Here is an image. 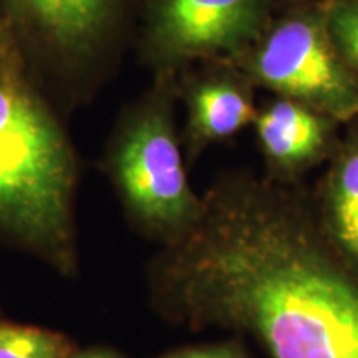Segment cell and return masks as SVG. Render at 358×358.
Here are the masks:
<instances>
[{
  "instance_id": "cell-4",
  "label": "cell",
  "mask_w": 358,
  "mask_h": 358,
  "mask_svg": "<svg viewBox=\"0 0 358 358\" xmlns=\"http://www.w3.org/2000/svg\"><path fill=\"white\" fill-rule=\"evenodd\" d=\"M105 171L134 221L169 243L189 234L203 214L204 203L182 166L171 106L161 93L122 115L106 148Z\"/></svg>"
},
{
  "instance_id": "cell-7",
  "label": "cell",
  "mask_w": 358,
  "mask_h": 358,
  "mask_svg": "<svg viewBox=\"0 0 358 358\" xmlns=\"http://www.w3.org/2000/svg\"><path fill=\"white\" fill-rule=\"evenodd\" d=\"M191 146L231 136L252 122L254 110L243 90L226 78H201L186 90Z\"/></svg>"
},
{
  "instance_id": "cell-13",
  "label": "cell",
  "mask_w": 358,
  "mask_h": 358,
  "mask_svg": "<svg viewBox=\"0 0 358 358\" xmlns=\"http://www.w3.org/2000/svg\"><path fill=\"white\" fill-rule=\"evenodd\" d=\"M69 358H122L113 352L108 350H87V352H75Z\"/></svg>"
},
{
  "instance_id": "cell-10",
  "label": "cell",
  "mask_w": 358,
  "mask_h": 358,
  "mask_svg": "<svg viewBox=\"0 0 358 358\" xmlns=\"http://www.w3.org/2000/svg\"><path fill=\"white\" fill-rule=\"evenodd\" d=\"M75 345L65 335L0 322V358H69Z\"/></svg>"
},
{
  "instance_id": "cell-14",
  "label": "cell",
  "mask_w": 358,
  "mask_h": 358,
  "mask_svg": "<svg viewBox=\"0 0 358 358\" xmlns=\"http://www.w3.org/2000/svg\"><path fill=\"white\" fill-rule=\"evenodd\" d=\"M0 40H7L6 35H3V32H2V27H0Z\"/></svg>"
},
{
  "instance_id": "cell-3",
  "label": "cell",
  "mask_w": 358,
  "mask_h": 358,
  "mask_svg": "<svg viewBox=\"0 0 358 358\" xmlns=\"http://www.w3.org/2000/svg\"><path fill=\"white\" fill-rule=\"evenodd\" d=\"M123 8L124 0H0V27L40 88L71 106L106 77Z\"/></svg>"
},
{
  "instance_id": "cell-5",
  "label": "cell",
  "mask_w": 358,
  "mask_h": 358,
  "mask_svg": "<svg viewBox=\"0 0 358 358\" xmlns=\"http://www.w3.org/2000/svg\"><path fill=\"white\" fill-rule=\"evenodd\" d=\"M259 78L282 95L350 120L358 113V87L329 30L310 17L277 27L256 58Z\"/></svg>"
},
{
  "instance_id": "cell-12",
  "label": "cell",
  "mask_w": 358,
  "mask_h": 358,
  "mask_svg": "<svg viewBox=\"0 0 358 358\" xmlns=\"http://www.w3.org/2000/svg\"><path fill=\"white\" fill-rule=\"evenodd\" d=\"M163 358H244L232 347H199L173 352Z\"/></svg>"
},
{
  "instance_id": "cell-1",
  "label": "cell",
  "mask_w": 358,
  "mask_h": 358,
  "mask_svg": "<svg viewBox=\"0 0 358 358\" xmlns=\"http://www.w3.org/2000/svg\"><path fill=\"white\" fill-rule=\"evenodd\" d=\"M173 245L159 284L182 319L245 330L272 358H358V284L289 213L217 194Z\"/></svg>"
},
{
  "instance_id": "cell-9",
  "label": "cell",
  "mask_w": 358,
  "mask_h": 358,
  "mask_svg": "<svg viewBox=\"0 0 358 358\" xmlns=\"http://www.w3.org/2000/svg\"><path fill=\"white\" fill-rule=\"evenodd\" d=\"M330 224L338 248L358 268V151L347 156L334 174Z\"/></svg>"
},
{
  "instance_id": "cell-11",
  "label": "cell",
  "mask_w": 358,
  "mask_h": 358,
  "mask_svg": "<svg viewBox=\"0 0 358 358\" xmlns=\"http://www.w3.org/2000/svg\"><path fill=\"white\" fill-rule=\"evenodd\" d=\"M329 34L340 55L358 70V2H343L334 7Z\"/></svg>"
},
{
  "instance_id": "cell-8",
  "label": "cell",
  "mask_w": 358,
  "mask_h": 358,
  "mask_svg": "<svg viewBox=\"0 0 358 358\" xmlns=\"http://www.w3.org/2000/svg\"><path fill=\"white\" fill-rule=\"evenodd\" d=\"M257 131L268 158L284 168L313 159L327 140L324 120L292 100L275 103L259 116Z\"/></svg>"
},
{
  "instance_id": "cell-6",
  "label": "cell",
  "mask_w": 358,
  "mask_h": 358,
  "mask_svg": "<svg viewBox=\"0 0 358 358\" xmlns=\"http://www.w3.org/2000/svg\"><path fill=\"white\" fill-rule=\"evenodd\" d=\"M264 0H150L146 55L159 69L234 53L257 32Z\"/></svg>"
},
{
  "instance_id": "cell-15",
  "label": "cell",
  "mask_w": 358,
  "mask_h": 358,
  "mask_svg": "<svg viewBox=\"0 0 358 358\" xmlns=\"http://www.w3.org/2000/svg\"><path fill=\"white\" fill-rule=\"evenodd\" d=\"M0 45H8V42H6V40H0Z\"/></svg>"
},
{
  "instance_id": "cell-2",
  "label": "cell",
  "mask_w": 358,
  "mask_h": 358,
  "mask_svg": "<svg viewBox=\"0 0 358 358\" xmlns=\"http://www.w3.org/2000/svg\"><path fill=\"white\" fill-rule=\"evenodd\" d=\"M77 158L52 98L0 45V234L62 274L75 261Z\"/></svg>"
}]
</instances>
